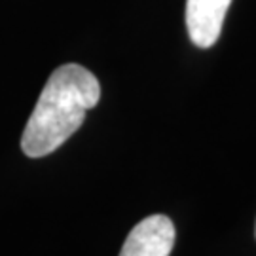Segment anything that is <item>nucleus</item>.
<instances>
[{
    "label": "nucleus",
    "mask_w": 256,
    "mask_h": 256,
    "mask_svg": "<svg viewBox=\"0 0 256 256\" xmlns=\"http://www.w3.org/2000/svg\"><path fill=\"white\" fill-rule=\"evenodd\" d=\"M101 99L95 74L76 63L61 64L48 78L28 118L21 150L28 158H44L64 144L82 128L86 112Z\"/></svg>",
    "instance_id": "f257e3e1"
},
{
    "label": "nucleus",
    "mask_w": 256,
    "mask_h": 256,
    "mask_svg": "<svg viewBox=\"0 0 256 256\" xmlns=\"http://www.w3.org/2000/svg\"><path fill=\"white\" fill-rule=\"evenodd\" d=\"M174 245V226L169 216L152 214L129 232L120 256H169Z\"/></svg>",
    "instance_id": "f03ea898"
},
{
    "label": "nucleus",
    "mask_w": 256,
    "mask_h": 256,
    "mask_svg": "<svg viewBox=\"0 0 256 256\" xmlns=\"http://www.w3.org/2000/svg\"><path fill=\"white\" fill-rule=\"evenodd\" d=\"M232 0H186V28L198 48L216 44Z\"/></svg>",
    "instance_id": "7ed1b4c3"
},
{
    "label": "nucleus",
    "mask_w": 256,
    "mask_h": 256,
    "mask_svg": "<svg viewBox=\"0 0 256 256\" xmlns=\"http://www.w3.org/2000/svg\"><path fill=\"white\" fill-rule=\"evenodd\" d=\"M254 236H256V228H254Z\"/></svg>",
    "instance_id": "20e7f679"
}]
</instances>
